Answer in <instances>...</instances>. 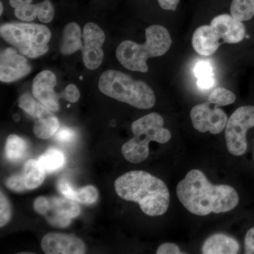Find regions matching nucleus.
<instances>
[{
    "label": "nucleus",
    "mask_w": 254,
    "mask_h": 254,
    "mask_svg": "<svg viewBox=\"0 0 254 254\" xmlns=\"http://www.w3.org/2000/svg\"><path fill=\"white\" fill-rule=\"evenodd\" d=\"M177 195L185 208L198 216L227 213L236 208L238 193L229 185H214L203 172L190 170L177 187Z\"/></svg>",
    "instance_id": "obj_1"
},
{
    "label": "nucleus",
    "mask_w": 254,
    "mask_h": 254,
    "mask_svg": "<svg viewBox=\"0 0 254 254\" xmlns=\"http://www.w3.org/2000/svg\"><path fill=\"white\" fill-rule=\"evenodd\" d=\"M115 188L120 198L138 203L148 216L163 215L170 205V192L165 182L146 172L124 174L117 179Z\"/></svg>",
    "instance_id": "obj_2"
},
{
    "label": "nucleus",
    "mask_w": 254,
    "mask_h": 254,
    "mask_svg": "<svg viewBox=\"0 0 254 254\" xmlns=\"http://www.w3.org/2000/svg\"><path fill=\"white\" fill-rule=\"evenodd\" d=\"M144 44L125 41L116 50L118 61L127 69L145 73L148 71L147 60L163 56L171 46V37L168 30L160 25H153L145 29Z\"/></svg>",
    "instance_id": "obj_3"
},
{
    "label": "nucleus",
    "mask_w": 254,
    "mask_h": 254,
    "mask_svg": "<svg viewBox=\"0 0 254 254\" xmlns=\"http://www.w3.org/2000/svg\"><path fill=\"white\" fill-rule=\"evenodd\" d=\"M98 88L103 94L138 109H150L155 103L154 92L146 83L115 70L103 73Z\"/></svg>",
    "instance_id": "obj_4"
},
{
    "label": "nucleus",
    "mask_w": 254,
    "mask_h": 254,
    "mask_svg": "<svg viewBox=\"0 0 254 254\" xmlns=\"http://www.w3.org/2000/svg\"><path fill=\"white\" fill-rule=\"evenodd\" d=\"M163 125V118L155 113L148 114L133 123V137L122 148V153L127 161L135 164L145 161L149 155L150 141L162 144L168 143L171 139V132L164 128Z\"/></svg>",
    "instance_id": "obj_5"
},
{
    "label": "nucleus",
    "mask_w": 254,
    "mask_h": 254,
    "mask_svg": "<svg viewBox=\"0 0 254 254\" xmlns=\"http://www.w3.org/2000/svg\"><path fill=\"white\" fill-rule=\"evenodd\" d=\"M0 34L21 55L29 58L46 54L52 36L49 28L44 25L17 22L1 25Z\"/></svg>",
    "instance_id": "obj_6"
},
{
    "label": "nucleus",
    "mask_w": 254,
    "mask_h": 254,
    "mask_svg": "<svg viewBox=\"0 0 254 254\" xmlns=\"http://www.w3.org/2000/svg\"><path fill=\"white\" fill-rule=\"evenodd\" d=\"M37 213L43 215L52 226L68 227L81 213L77 202L62 196H39L33 202Z\"/></svg>",
    "instance_id": "obj_7"
},
{
    "label": "nucleus",
    "mask_w": 254,
    "mask_h": 254,
    "mask_svg": "<svg viewBox=\"0 0 254 254\" xmlns=\"http://www.w3.org/2000/svg\"><path fill=\"white\" fill-rule=\"evenodd\" d=\"M254 127V106H242L230 116L225 127L227 148L232 155L240 156L247 150V133Z\"/></svg>",
    "instance_id": "obj_8"
},
{
    "label": "nucleus",
    "mask_w": 254,
    "mask_h": 254,
    "mask_svg": "<svg viewBox=\"0 0 254 254\" xmlns=\"http://www.w3.org/2000/svg\"><path fill=\"white\" fill-rule=\"evenodd\" d=\"M18 107L34 119L33 133L41 139H48L60 128V122L52 110L37 102L30 93H24L18 100Z\"/></svg>",
    "instance_id": "obj_9"
},
{
    "label": "nucleus",
    "mask_w": 254,
    "mask_h": 254,
    "mask_svg": "<svg viewBox=\"0 0 254 254\" xmlns=\"http://www.w3.org/2000/svg\"><path fill=\"white\" fill-rule=\"evenodd\" d=\"M190 118L195 130L201 133L209 131L212 134L221 133L228 121L223 110L208 102L193 107Z\"/></svg>",
    "instance_id": "obj_10"
},
{
    "label": "nucleus",
    "mask_w": 254,
    "mask_h": 254,
    "mask_svg": "<svg viewBox=\"0 0 254 254\" xmlns=\"http://www.w3.org/2000/svg\"><path fill=\"white\" fill-rule=\"evenodd\" d=\"M83 38L81 52L83 63L88 69H96L104 58L102 49L105 40L104 31L95 23H88L83 28Z\"/></svg>",
    "instance_id": "obj_11"
},
{
    "label": "nucleus",
    "mask_w": 254,
    "mask_h": 254,
    "mask_svg": "<svg viewBox=\"0 0 254 254\" xmlns=\"http://www.w3.org/2000/svg\"><path fill=\"white\" fill-rule=\"evenodd\" d=\"M57 78L51 71L45 70L38 73L33 79L32 93L33 97L53 112L60 110L59 100L63 98V92L56 93L55 87Z\"/></svg>",
    "instance_id": "obj_12"
},
{
    "label": "nucleus",
    "mask_w": 254,
    "mask_h": 254,
    "mask_svg": "<svg viewBox=\"0 0 254 254\" xmlns=\"http://www.w3.org/2000/svg\"><path fill=\"white\" fill-rule=\"evenodd\" d=\"M31 66L25 57L12 48H6L0 55V80L4 83L16 81L27 76Z\"/></svg>",
    "instance_id": "obj_13"
},
{
    "label": "nucleus",
    "mask_w": 254,
    "mask_h": 254,
    "mask_svg": "<svg viewBox=\"0 0 254 254\" xmlns=\"http://www.w3.org/2000/svg\"><path fill=\"white\" fill-rule=\"evenodd\" d=\"M41 248L46 254H83L86 252L81 239L63 233L47 234L41 241Z\"/></svg>",
    "instance_id": "obj_14"
},
{
    "label": "nucleus",
    "mask_w": 254,
    "mask_h": 254,
    "mask_svg": "<svg viewBox=\"0 0 254 254\" xmlns=\"http://www.w3.org/2000/svg\"><path fill=\"white\" fill-rule=\"evenodd\" d=\"M210 26L219 38L226 43H240L245 37V26L242 21L228 14H222L214 18Z\"/></svg>",
    "instance_id": "obj_15"
},
{
    "label": "nucleus",
    "mask_w": 254,
    "mask_h": 254,
    "mask_svg": "<svg viewBox=\"0 0 254 254\" xmlns=\"http://www.w3.org/2000/svg\"><path fill=\"white\" fill-rule=\"evenodd\" d=\"M218 35L211 26H202L197 28L192 37L193 49L202 56H210L217 51L220 46Z\"/></svg>",
    "instance_id": "obj_16"
},
{
    "label": "nucleus",
    "mask_w": 254,
    "mask_h": 254,
    "mask_svg": "<svg viewBox=\"0 0 254 254\" xmlns=\"http://www.w3.org/2000/svg\"><path fill=\"white\" fill-rule=\"evenodd\" d=\"M58 188L63 196L83 204H93L98 200L99 195L95 187L88 185L76 190L73 188L69 182L65 180H60Z\"/></svg>",
    "instance_id": "obj_17"
},
{
    "label": "nucleus",
    "mask_w": 254,
    "mask_h": 254,
    "mask_svg": "<svg viewBox=\"0 0 254 254\" xmlns=\"http://www.w3.org/2000/svg\"><path fill=\"white\" fill-rule=\"evenodd\" d=\"M240 245L235 239L223 234H215L207 239L202 247L204 254H235Z\"/></svg>",
    "instance_id": "obj_18"
},
{
    "label": "nucleus",
    "mask_w": 254,
    "mask_h": 254,
    "mask_svg": "<svg viewBox=\"0 0 254 254\" xmlns=\"http://www.w3.org/2000/svg\"><path fill=\"white\" fill-rule=\"evenodd\" d=\"M81 28L76 23H70L65 26L63 39L60 44L62 54L68 55L82 50L83 45L81 41Z\"/></svg>",
    "instance_id": "obj_19"
},
{
    "label": "nucleus",
    "mask_w": 254,
    "mask_h": 254,
    "mask_svg": "<svg viewBox=\"0 0 254 254\" xmlns=\"http://www.w3.org/2000/svg\"><path fill=\"white\" fill-rule=\"evenodd\" d=\"M46 173L38 160L34 159L27 160L21 173L26 190H33L41 186L44 182Z\"/></svg>",
    "instance_id": "obj_20"
},
{
    "label": "nucleus",
    "mask_w": 254,
    "mask_h": 254,
    "mask_svg": "<svg viewBox=\"0 0 254 254\" xmlns=\"http://www.w3.org/2000/svg\"><path fill=\"white\" fill-rule=\"evenodd\" d=\"M49 0H43L41 3L33 4V0H9L10 4L14 8V14L22 21H31L38 16L41 8Z\"/></svg>",
    "instance_id": "obj_21"
},
{
    "label": "nucleus",
    "mask_w": 254,
    "mask_h": 254,
    "mask_svg": "<svg viewBox=\"0 0 254 254\" xmlns=\"http://www.w3.org/2000/svg\"><path fill=\"white\" fill-rule=\"evenodd\" d=\"M28 145L26 141L15 134L9 135L5 144V156L9 162L18 163L26 156Z\"/></svg>",
    "instance_id": "obj_22"
},
{
    "label": "nucleus",
    "mask_w": 254,
    "mask_h": 254,
    "mask_svg": "<svg viewBox=\"0 0 254 254\" xmlns=\"http://www.w3.org/2000/svg\"><path fill=\"white\" fill-rule=\"evenodd\" d=\"M46 173H53L60 171L66 164V158L61 150L55 148H50L38 158Z\"/></svg>",
    "instance_id": "obj_23"
},
{
    "label": "nucleus",
    "mask_w": 254,
    "mask_h": 254,
    "mask_svg": "<svg viewBox=\"0 0 254 254\" xmlns=\"http://www.w3.org/2000/svg\"><path fill=\"white\" fill-rule=\"evenodd\" d=\"M194 73L197 80V85L203 89H208L215 83L213 66L207 62L200 61L195 64Z\"/></svg>",
    "instance_id": "obj_24"
},
{
    "label": "nucleus",
    "mask_w": 254,
    "mask_h": 254,
    "mask_svg": "<svg viewBox=\"0 0 254 254\" xmlns=\"http://www.w3.org/2000/svg\"><path fill=\"white\" fill-rule=\"evenodd\" d=\"M230 11L237 19L249 21L254 16V0H232Z\"/></svg>",
    "instance_id": "obj_25"
},
{
    "label": "nucleus",
    "mask_w": 254,
    "mask_h": 254,
    "mask_svg": "<svg viewBox=\"0 0 254 254\" xmlns=\"http://www.w3.org/2000/svg\"><path fill=\"white\" fill-rule=\"evenodd\" d=\"M235 100L236 96L232 92L226 88L219 87L210 93L207 102L216 106L221 107L232 104Z\"/></svg>",
    "instance_id": "obj_26"
},
{
    "label": "nucleus",
    "mask_w": 254,
    "mask_h": 254,
    "mask_svg": "<svg viewBox=\"0 0 254 254\" xmlns=\"http://www.w3.org/2000/svg\"><path fill=\"white\" fill-rule=\"evenodd\" d=\"M0 199V226L2 227L8 223L11 218V210L9 200L6 195L1 191Z\"/></svg>",
    "instance_id": "obj_27"
},
{
    "label": "nucleus",
    "mask_w": 254,
    "mask_h": 254,
    "mask_svg": "<svg viewBox=\"0 0 254 254\" xmlns=\"http://www.w3.org/2000/svg\"><path fill=\"white\" fill-rule=\"evenodd\" d=\"M6 187L16 192H23L26 190L23 183L21 174H16L9 177L5 182Z\"/></svg>",
    "instance_id": "obj_28"
},
{
    "label": "nucleus",
    "mask_w": 254,
    "mask_h": 254,
    "mask_svg": "<svg viewBox=\"0 0 254 254\" xmlns=\"http://www.w3.org/2000/svg\"><path fill=\"white\" fill-rule=\"evenodd\" d=\"M76 138V133L68 127H62L55 133V139L60 143H70Z\"/></svg>",
    "instance_id": "obj_29"
},
{
    "label": "nucleus",
    "mask_w": 254,
    "mask_h": 254,
    "mask_svg": "<svg viewBox=\"0 0 254 254\" xmlns=\"http://www.w3.org/2000/svg\"><path fill=\"white\" fill-rule=\"evenodd\" d=\"M63 92V99L69 103H76L80 98V92L74 84H69Z\"/></svg>",
    "instance_id": "obj_30"
},
{
    "label": "nucleus",
    "mask_w": 254,
    "mask_h": 254,
    "mask_svg": "<svg viewBox=\"0 0 254 254\" xmlns=\"http://www.w3.org/2000/svg\"><path fill=\"white\" fill-rule=\"evenodd\" d=\"M157 254H180V248L178 246L173 243H165L160 245L157 250Z\"/></svg>",
    "instance_id": "obj_31"
},
{
    "label": "nucleus",
    "mask_w": 254,
    "mask_h": 254,
    "mask_svg": "<svg viewBox=\"0 0 254 254\" xmlns=\"http://www.w3.org/2000/svg\"><path fill=\"white\" fill-rule=\"evenodd\" d=\"M245 253L254 254V227L250 229L246 235Z\"/></svg>",
    "instance_id": "obj_32"
},
{
    "label": "nucleus",
    "mask_w": 254,
    "mask_h": 254,
    "mask_svg": "<svg viewBox=\"0 0 254 254\" xmlns=\"http://www.w3.org/2000/svg\"><path fill=\"white\" fill-rule=\"evenodd\" d=\"M158 1L162 9L172 11H175L180 3V0H158Z\"/></svg>",
    "instance_id": "obj_33"
},
{
    "label": "nucleus",
    "mask_w": 254,
    "mask_h": 254,
    "mask_svg": "<svg viewBox=\"0 0 254 254\" xmlns=\"http://www.w3.org/2000/svg\"><path fill=\"white\" fill-rule=\"evenodd\" d=\"M0 9H1V11H0V14H2V12H3V5H2V3H0Z\"/></svg>",
    "instance_id": "obj_34"
}]
</instances>
